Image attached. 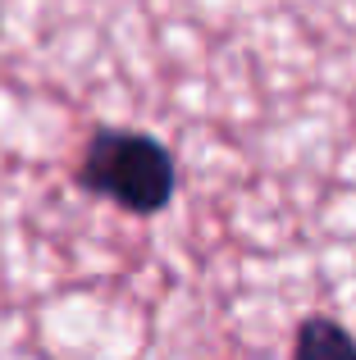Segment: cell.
<instances>
[{
    "label": "cell",
    "instance_id": "1",
    "mask_svg": "<svg viewBox=\"0 0 356 360\" xmlns=\"http://www.w3.org/2000/svg\"><path fill=\"white\" fill-rule=\"evenodd\" d=\"M78 187L128 214H160L178 192L174 150L137 128H96L78 160Z\"/></svg>",
    "mask_w": 356,
    "mask_h": 360
},
{
    "label": "cell",
    "instance_id": "2",
    "mask_svg": "<svg viewBox=\"0 0 356 360\" xmlns=\"http://www.w3.org/2000/svg\"><path fill=\"white\" fill-rule=\"evenodd\" d=\"M293 360H356V338L338 324V319L311 315V319L297 324Z\"/></svg>",
    "mask_w": 356,
    "mask_h": 360
}]
</instances>
